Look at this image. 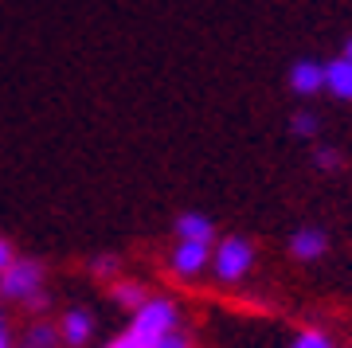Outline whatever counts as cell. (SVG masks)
<instances>
[{
    "mask_svg": "<svg viewBox=\"0 0 352 348\" xmlns=\"http://www.w3.org/2000/svg\"><path fill=\"white\" fill-rule=\"evenodd\" d=\"M173 329H176V309L168 305V301L157 298V301H145V305L133 313V329H129V333L153 348L157 340H161V336L173 333Z\"/></svg>",
    "mask_w": 352,
    "mask_h": 348,
    "instance_id": "cell-1",
    "label": "cell"
},
{
    "mask_svg": "<svg viewBox=\"0 0 352 348\" xmlns=\"http://www.w3.org/2000/svg\"><path fill=\"white\" fill-rule=\"evenodd\" d=\"M39 286H43V266L32 259L12 262L8 270L0 274V290H4V298H12V301H36Z\"/></svg>",
    "mask_w": 352,
    "mask_h": 348,
    "instance_id": "cell-2",
    "label": "cell"
},
{
    "mask_svg": "<svg viewBox=\"0 0 352 348\" xmlns=\"http://www.w3.org/2000/svg\"><path fill=\"white\" fill-rule=\"evenodd\" d=\"M251 262H254V250H251V243L247 239H223L219 247H215V254H212V266H215V274L223 278V282H239L243 274L251 270Z\"/></svg>",
    "mask_w": 352,
    "mask_h": 348,
    "instance_id": "cell-3",
    "label": "cell"
},
{
    "mask_svg": "<svg viewBox=\"0 0 352 348\" xmlns=\"http://www.w3.org/2000/svg\"><path fill=\"white\" fill-rule=\"evenodd\" d=\"M204 266H208V243H176L173 250V270L180 274V278H192V274H200Z\"/></svg>",
    "mask_w": 352,
    "mask_h": 348,
    "instance_id": "cell-4",
    "label": "cell"
},
{
    "mask_svg": "<svg viewBox=\"0 0 352 348\" xmlns=\"http://www.w3.org/2000/svg\"><path fill=\"white\" fill-rule=\"evenodd\" d=\"M289 87L298 90V94H317V90L325 87V67L321 63H298L294 71H289Z\"/></svg>",
    "mask_w": 352,
    "mask_h": 348,
    "instance_id": "cell-5",
    "label": "cell"
},
{
    "mask_svg": "<svg viewBox=\"0 0 352 348\" xmlns=\"http://www.w3.org/2000/svg\"><path fill=\"white\" fill-rule=\"evenodd\" d=\"M325 87L337 94V98H352V63L340 55L325 67Z\"/></svg>",
    "mask_w": 352,
    "mask_h": 348,
    "instance_id": "cell-6",
    "label": "cell"
},
{
    "mask_svg": "<svg viewBox=\"0 0 352 348\" xmlns=\"http://www.w3.org/2000/svg\"><path fill=\"white\" fill-rule=\"evenodd\" d=\"M176 235L184 239V243H212V219H204V215L188 212L176 219Z\"/></svg>",
    "mask_w": 352,
    "mask_h": 348,
    "instance_id": "cell-7",
    "label": "cell"
},
{
    "mask_svg": "<svg viewBox=\"0 0 352 348\" xmlns=\"http://www.w3.org/2000/svg\"><path fill=\"white\" fill-rule=\"evenodd\" d=\"M289 250H294L298 259L309 262V259H317V254L325 250V235H321V231H314V227H305V231H298V235H294Z\"/></svg>",
    "mask_w": 352,
    "mask_h": 348,
    "instance_id": "cell-8",
    "label": "cell"
},
{
    "mask_svg": "<svg viewBox=\"0 0 352 348\" xmlns=\"http://www.w3.org/2000/svg\"><path fill=\"white\" fill-rule=\"evenodd\" d=\"M90 333H94V321H90L87 313H67L63 317V340H71V345H87Z\"/></svg>",
    "mask_w": 352,
    "mask_h": 348,
    "instance_id": "cell-9",
    "label": "cell"
},
{
    "mask_svg": "<svg viewBox=\"0 0 352 348\" xmlns=\"http://www.w3.org/2000/svg\"><path fill=\"white\" fill-rule=\"evenodd\" d=\"M113 301H122L129 309H141V305H145V290H141L138 282H118V286H113Z\"/></svg>",
    "mask_w": 352,
    "mask_h": 348,
    "instance_id": "cell-10",
    "label": "cell"
},
{
    "mask_svg": "<svg viewBox=\"0 0 352 348\" xmlns=\"http://www.w3.org/2000/svg\"><path fill=\"white\" fill-rule=\"evenodd\" d=\"M294 348H333V345H329V336H325V333L309 329V333H302L298 340H294Z\"/></svg>",
    "mask_w": 352,
    "mask_h": 348,
    "instance_id": "cell-11",
    "label": "cell"
},
{
    "mask_svg": "<svg viewBox=\"0 0 352 348\" xmlns=\"http://www.w3.org/2000/svg\"><path fill=\"white\" fill-rule=\"evenodd\" d=\"M55 345V329L51 325H36L32 329V348H51Z\"/></svg>",
    "mask_w": 352,
    "mask_h": 348,
    "instance_id": "cell-12",
    "label": "cell"
},
{
    "mask_svg": "<svg viewBox=\"0 0 352 348\" xmlns=\"http://www.w3.org/2000/svg\"><path fill=\"white\" fill-rule=\"evenodd\" d=\"M294 133H302V137L317 133V118L314 113H298V118H294Z\"/></svg>",
    "mask_w": 352,
    "mask_h": 348,
    "instance_id": "cell-13",
    "label": "cell"
},
{
    "mask_svg": "<svg viewBox=\"0 0 352 348\" xmlns=\"http://www.w3.org/2000/svg\"><path fill=\"white\" fill-rule=\"evenodd\" d=\"M106 348H149V345H145V340H138L133 333H126V336H113Z\"/></svg>",
    "mask_w": 352,
    "mask_h": 348,
    "instance_id": "cell-14",
    "label": "cell"
},
{
    "mask_svg": "<svg viewBox=\"0 0 352 348\" xmlns=\"http://www.w3.org/2000/svg\"><path fill=\"white\" fill-rule=\"evenodd\" d=\"M118 270V259H113V254H102V259H94V274H102V278H106V274H113Z\"/></svg>",
    "mask_w": 352,
    "mask_h": 348,
    "instance_id": "cell-15",
    "label": "cell"
},
{
    "mask_svg": "<svg viewBox=\"0 0 352 348\" xmlns=\"http://www.w3.org/2000/svg\"><path fill=\"white\" fill-rule=\"evenodd\" d=\"M12 247H8V239H0V274L8 270V266H12Z\"/></svg>",
    "mask_w": 352,
    "mask_h": 348,
    "instance_id": "cell-16",
    "label": "cell"
},
{
    "mask_svg": "<svg viewBox=\"0 0 352 348\" xmlns=\"http://www.w3.org/2000/svg\"><path fill=\"white\" fill-rule=\"evenodd\" d=\"M153 348H188V340H184V336H173V333H168V336H161V340H157Z\"/></svg>",
    "mask_w": 352,
    "mask_h": 348,
    "instance_id": "cell-17",
    "label": "cell"
},
{
    "mask_svg": "<svg viewBox=\"0 0 352 348\" xmlns=\"http://www.w3.org/2000/svg\"><path fill=\"white\" fill-rule=\"evenodd\" d=\"M317 164H321V168H337V153L321 149V153H317Z\"/></svg>",
    "mask_w": 352,
    "mask_h": 348,
    "instance_id": "cell-18",
    "label": "cell"
},
{
    "mask_svg": "<svg viewBox=\"0 0 352 348\" xmlns=\"http://www.w3.org/2000/svg\"><path fill=\"white\" fill-rule=\"evenodd\" d=\"M0 348H8V333H4V321H0Z\"/></svg>",
    "mask_w": 352,
    "mask_h": 348,
    "instance_id": "cell-19",
    "label": "cell"
},
{
    "mask_svg": "<svg viewBox=\"0 0 352 348\" xmlns=\"http://www.w3.org/2000/svg\"><path fill=\"white\" fill-rule=\"evenodd\" d=\"M344 59H349V63H352V39H349V47H344Z\"/></svg>",
    "mask_w": 352,
    "mask_h": 348,
    "instance_id": "cell-20",
    "label": "cell"
}]
</instances>
